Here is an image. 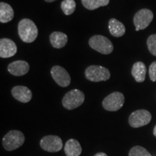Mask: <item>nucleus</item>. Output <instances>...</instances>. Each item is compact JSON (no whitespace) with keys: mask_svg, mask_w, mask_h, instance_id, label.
<instances>
[{"mask_svg":"<svg viewBox=\"0 0 156 156\" xmlns=\"http://www.w3.org/2000/svg\"><path fill=\"white\" fill-rule=\"evenodd\" d=\"M18 34L23 42L29 44L34 42L38 37V30L34 21L25 18L18 23Z\"/></svg>","mask_w":156,"mask_h":156,"instance_id":"1","label":"nucleus"},{"mask_svg":"<svg viewBox=\"0 0 156 156\" xmlns=\"http://www.w3.org/2000/svg\"><path fill=\"white\" fill-rule=\"evenodd\" d=\"M25 136L18 130H12L7 133L2 139L3 146L7 151H12L23 145Z\"/></svg>","mask_w":156,"mask_h":156,"instance_id":"2","label":"nucleus"},{"mask_svg":"<svg viewBox=\"0 0 156 156\" xmlns=\"http://www.w3.org/2000/svg\"><path fill=\"white\" fill-rule=\"evenodd\" d=\"M89 45L93 49L105 55L111 54L114 50L112 41L101 35H95L91 37L89 40Z\"/></svg>","mask_w":156,"mask_h":156,"instance_id":"3","label":"nucleus"},{"mask_svg":"<svg viewBox=\"0 0 156 156\" xmlns=\"http://www.w3.org/2000/svg\"><path fill=\"white\" fill-rule=\"evenodd\" d=\"M85 101V95L81 90L74 89L66 93L62 99V105L68 110L80 106Z\"/></svg>","mask_w":156,"mask_h":156,"instance_id":"4","label":"nucleus"},{"mask_svg":"<svg viewBox=\"0 0 156 156\" xmlns=\"http://www.w3.org/2000/svg\"><path fill=\"white\" fill-rule=\"evenodd\" d=\"M85 75L87 80L97 83L108 80L111 77V73L107 68L102 66L91 65L85 69Z\"/></svg>","mask_w":156,"mask_h":156,"instance_id":"5","label":"nucleus"},{"mask_svg":"<svg viewBox=\"0 0 156 156\" xmlns=\"http://www.w3.org/2000/svg\"><path fill=\"white\" fill-rule=\"evenodd\" d=\"M124 95L120 92H114L103 99L102 105L108 112H116L122 108L124 103Z\"/></svg>","mask_w":156,"mask_h":156,"instance_id":"6","label":"nucleus"},{"mask_svg":"<svg viewBox=\"0 0 156 156\" xmlns=\"http://www.w3.org/2000/svg\"><path fill=\"white\" fill-rule=\"evenodd\" d=\"M151 114L145 109H140L132 112L129 117V124L133 128L145 126L151 122Z\"/></svg>","mask_w":156,"mask_h":156,"instance_id":"7","label":"nucleus"},{"mask_svg":"<svg viewBox=\"0 0 156 156\" xmlns=\"http://www.w3.org/2000/svg\"><path fill=\"white\" fill-rule=\"evenodd\" d=\"M153 13L151 9H142L134 15L133 23L136 31L144 30L149 26L153 20Z\"/></svg>","mask_w":156,"mask_h":156,"instance_id":"8","label":"nucleus"},{"mask_svg":"<svg viewBox=\"0 0 156 156\" xmlns=\"http://www.w3.org/2000/svg\"><path fill=\"white\" fill-rule=\"evenodd\" d=\"M40 145L44 151L50 153L60 151L63 147L62 140L59 136L56 135L45 136L41 140Z\"/></svg>","mask_w":156,"mask_h":156,"instance_id":"9","label":"nucleus"},{"mask_svg":"<svg viewBox=\"0 0 156 156\" xmlns=\"http://www.w3.org/2000/svg\"><path fill=\"white\" fill-rule=\"evenodd\" d=\"M51 75L54 80L61 87H65L69 86L71 83V77L69 73L61 66H54L51 69Z\"/></svg>","mask_w":156,"mask_h":156,"instance_id":"10","label":"nucleus"},{"mask_svg":"<svg viewBox=\"0 0 156 156\" xmlns=\"http://www.w3.org/2000/svg\"><path fill=\"white\" fill-rule=\"evenodd\" d=\"M17 46L12 40L2 38L0 40V56L2 58H9L17 53Z\"/></svg>","mask_w":156,"mask_h":156,"instance_id":"11","label":"nucleus"},{"mask_svg":"<svg viewBox=\"0 0 156 156\" xmlns=\"http://www.w3.org/2000/svg\"><path fill=\"white\" fill-rule=\"evenodd\" d=\"M30 69V66L27 62L17 60L12 62L7 67V70L11 75L20 77L26 75Z\"/></svg>","mask_w":156,"mask_h":156,"instance_id":"12","label":"nucleus"},{"mask_svg":"<svg viewBox=\"0 0 156 156\" xmlns=\"http://www.w3.org/2000/svg\"><path fill=\"white\" fill-rule=\"evenodd\" d=\"M12 95L21 103H28L32 99V92L28 87L22 85L15 86L12 90Z\"/></svg>","mask_w":156,"mask_h":156,"instance_id":"13","label":"nucleus"},{"mask_svg":"<svg viewBox=\"0 0 156 156\" xmlns=\"http://www.w3.org/2000/svg\"><path fill=\"white\" fill-rule=\"evenodd\" d=\"M131 73L136 82L137 83L144 82L145 80L146 73H147V68H146L145 64L142 62H136L133 64Z\"/></svg>","mask_w":156,"mask_h":156,"instance_id":"14","label":"nucleus"},{"mask_svg":"<svg viewBox=\"0 0 156 156\" xmlns=\"http://www.w3.org/2000/svg\"><path fill=\"white\" fill-rule=\"evenodd\" d=\"M64 153L67 156H80L82 153V147L75 139H70L66 142Z\"/></svg>","mask_w":156,"mask_h":156,"instance_id":"15","label":"nucleus"},{"mask_svg":"<svg viewBox=\"0 0 156 156\" xmlns=\"http://www.w3.org/2000/svg\"><path fill=\"white\" fill-rule=\"evenodd\" d=\"M108 30L110 31V34L116 38L124 36L126 32L124 25L115 18H112L109 20Z\"/></svg>","mask_w":156,"mask_h":156,"instance_id":"16","label":"nucleus"},{"mask_svg":"<svg viewBox=\"0 0 156 156\" xmlns=\"http://www.w3.org/2000/svg\"><path fill=\"white\" fill-rule=\"evenodd\" d=\"M50 42L54 48H62L67 44L68 38L65 34L62 32H55L52 33L50 35Z\"/></svg>","mask_w":156,"mask_h":156,"instance_id":"17","label":"nucleus"},{"mask_svg":"<svg viewBox=\"0 0 156 156\" xmlns=\"http://www.w3.org/2000/svg\"><path fill=\"white\" fill-rule=\"evenodd\" d=\"M14 17V10L9 4L0 3V22L7 23L10 22Z\"/></svg>","mask_w":156,"mask_h":156,"instance_id":"18","label":"nucleus"},{"mask_svg":"<svg viewBox=\"0 0 156 156\" xmlns=\"http://www.w3.org/2000/svg\"><path fill=\"white\" fill-rule=\"evenodd\" d=\"M81 1L85 8L90 10H94L101 7L108 5L110 0H81Z\"/></svg>","mask_w":156,"mask_h":156,"instance_id":"19","label":"nucleus"},{"mask_svg":"<svg viewBox=\"0 0 156 156\" xmlns=\"http://www.w3.org/2000/svg\"><path fill=\"white\" fill-rule=\"evenodd\" d=\"M61 8L66 15H70L75 12L76 2L75 0H64L61 3Z\"/></svg>","mask_w":156,"mask_h":156,"instance_id":"20","label":"nucleus"},{"mask_svg":"<svg viewBox=\"0 0 156 156\" xmlns=\"http://www.w3.org/2000/svg\"><path fill=\"white\" fill-rule=\"evenodd\" d=\"M129 156H152L145 148L141 146H134L129 151Z\"/></svg>","mask_w":156,"mask_h":156,"instance_id":"21","label":"nucleus"},{"mask_svg":"<svg viewBox=\"0 0 156 156\" xmlns=\"http://www.w3.org/2000/svg\"><path fill=\"white\" fill-rule=\"evenodd\" d=\"M147 45L149 51L153 56H156V34H153L148 37Z\"/></svg>","mask_w":156,"mask_h":156,"instance_id":"22","label":"nucleus"},{"mask_svg":"<svg viewBox=\"0 0 156 156\" xmlns=\"http://www.w3.org/2000/svg\"><path fill=\"white\" fill-rule=\"evenodd\" d=\"M149 76L151 81H156V61L153 62L149 67Z\"/></svg>","mask_w":156,"mask_h":156,"instance_id":"23","label":"nucleus"},{"mask_svg":"<svg viewBox=\"0 0 156 156\" xmlns=\"http://www.w3.org/2000/svg\"><path fill=\"white\" fill-rule=\"evenodd\" d=\"M94 156H108L106 153H98L95 154Z\"/></svg>","mask_w":156,"mask_h":156,"instance_id":"24","label":"nucleus"},{"mask_svg":"<svg viewBox=\"0 0 156 156\" xmlns=\"http://www.w3.org/2000/svg\"><path fill=\"white\" fill-rule=\"evenodd\" d=\"M153 134L156 136V125L155 127H154V129H153Z\"/></svg>","mask_w":156,"mask_h":156,"instance_id":"25","label":"nucleus"},{"mask_svg":"<svg viewBox=\"0 0 156 156\" xmlns=\"http://www.w3.org/2000/svg\"><path fill=\"white\" fill-rule=\"evenodd\" d=\"M45 1H46V2H53L56 1V0H45Z\"/></svg>","mask_w":156,"mask_h":156,"instance_id":"26","label":"nucleus"}]
</instances>
